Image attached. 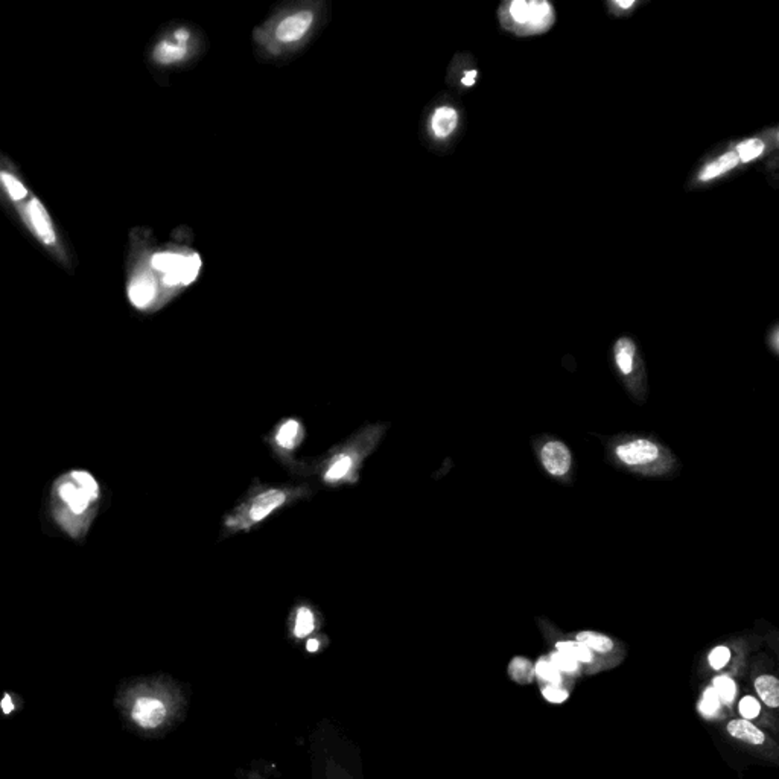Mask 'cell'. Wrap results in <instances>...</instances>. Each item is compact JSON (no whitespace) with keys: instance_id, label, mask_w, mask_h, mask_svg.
Listing matches in <instances>:
<instances>
[{"instance_id":"obj_1","label":"cell","mask_w":779,"mask_h":779,"mask_svg":"<svg viewBox=\"0 0 779 779\" xmlns=\"http://www.w3.org/2000/svg\"><path fill=\"white\" fill-rule=\"evenodd\" d=\"M103 490L99 481L84 469H72L53 481L49 513L53 524L69 539L81 542L96 519Z\"/></svg>"},{"instance_id":"obj_2","label":"cell","mask_w":779,"mask_h":779,"mask_svg":"<svg viewBox=\"0 0 779 779\" xmlns=\"http://www.w3.org/2000/svg\"><path fill=\"white\" fill-rule=\"evenodd\" d=\"M384 431L386 426L382 425L367 426L358 431V434H355L347 443L334 447L320 464L322 481L331 487L358 483L364 458L378 445Z\"/></svg>"},{"instance_id":"obj_3","label":"cell","mask_w":779,"mask_h":779,"mask_svg":"<svg viewBox=\"0 0 779 779\" xmlns=\"http://www.w3.org/2000/svg\"><path fill=\"white\" fill-rule=\"evenodd\" d=\"M306 493L305 487H263L259 492L250 493L225 516L224 528L230 533L249 531L282 507L305 497Z\"/></svg>"},{"instance_id":"obj_4","label":"cell","mask_w":779,"mask_h":779,"mask_svg":"<svg viewBox=\"0 0 779 779\" xmlns=\"http://www.w3.org/2000/svg\"><path fill=\"white\" fill-rule=\"evenodd\" d=\"M502 30L518 37L548 32L556 23V9L546 0H510L498 9Z\"/></svg>"},{"instance_id":"obj_5","label":"cell","mask_w":779,"mask_h":779,"mask_svg":"<svg viewBox=\"0 0 779 779\" xmlns=\"http://www.w3.org/2000/svg\"><path fill=\"white\" fill-rule=\"evenodd\" d=\"M615 457L627 467H646L661 458V447L650 440L636 438L617 446Z\"/></svg>"},{"instance_id":"obj_6","label":"cell","mask_w":779,"mask_h":779,"mask_svg":"<svg viewBox=\"0 0 779 779\" xmlns=\"http://www.w3.org/2000/svg\"><path fill=\"white\" fill-rule=\"evenodd\" d=\"M306 431L300 419H283L273 431V446L280 455H292L303 443Z\"/></svg>"},{"instance_id":"obj_7","label":"cell","mask_w":779,"mask_h":779,"mask_svg":"<svg viewBox=\"0 0 779 779\" xmlns=\"http://www.w3.org/2000/svg\"><path fill=\"white\" fill-rule=\"evenodd\" d=\"M540 463L544 469L556 478H562L572 466V454L563 442L551 440L540 449Z\"/></svg>"},{"instance_id":"obj_8","label":"cell","mask_w":779,"mask_h":779,"mask_svg":"<svg viewBox=\"0 0 779 779\" xmlns=\"http://www.w3.org/2000/svg\"><path fill=\"white\" fill-rule=\"evenodd\" d=\"M131 717L140 728L155 729L166 719V707L159 699L140 698L134 703Z\"/></svg>"},{"instance_id":"obj_9","label":"cell","mask_w":779,"mask_h":779,"mask_svg":"<svg viewBox=\"0 0 779 779\" xmlns=\"http://www.w3.org/2000/svg\"><path fill=\"white\" fill-rule=\"evenodd\" d=\"M201 265H203V262H201L198 253L181 254V259L176 265V268L169 271L168 274H163V283L169 288L178 287V285L188 287L197 280Z\"/></svg>"},{"instance_id":"obj_10","label":"cell","mask_w":779,"mask_h":779,"mask_svg":"<svg viewBox=\"0 0 779 779\" xmlns=\"http://www.w3.org/2000/svg\"><path fill=\"white\" fill-rule=\"evenodd\" d=\"M314 13L300 11L283 18L276 27V39L282 43L299 41L313 26Z\"/></svg>"},{"instance_id":"obj_11","label":"cell","mask_w":779,"mask_h":779,"mask_svg":"<svg viewBox=\"0 0 779 779\" xmlns=\"http://www.w3.org/2000/svg\"><path fill=\"white\" fill-rule=\"evenodd\" d=\"M128 299L137 309H148L157 299V283L150 273L136 276L128 287Z\"/></svg>"},{"instance_id":"obj_12","label":"cell","mask_w":779,"mask_h":779,"mask_svg":"<svg viewBox=\"0 0 779 779\" xmlns=\"http://www.w3.org/2000/svg\"><path fill=\"white\" fill-rule=\"evenodd\" d=\"M26 212H27V216H30V221L34 227L35 233L39 235L40 240L46 245L55 244L57 237H55V232H53V227H52V223H51V218H49L48 212H46L44 206L40 203V199L32 198L26 206Z\"/></svg>"},{"instance_id":"obj_13","label":"cell","mask_w":779,"mask_h":779,"mask_svg":"<svg viewBox=\"0 0 779 779\" xmlns=\"http://www.w3.org/2000/svg\"><path fill=\"white\" fill-rule=\"evenodd\" d=\"M460 116L458 112L451 105H442L434 110V113L431 114L429 119V130L433 133L436 139H447L449 136H452L458 126Z\"/></svg>"},{"instance_id":"obj_14","label":"cell","mask_w":779,"mask_h":779,"mask_svg":"<svg viewBox=\"0 0 779 779\" xmlns=\"http://www.w3.org/2000/svg\"><path fill=\"white\" fill-rule=\"evenodd\" d=\"M738 164H740V160L737 157L735 151L734 150L726 151L725 154H721L720 157L714 159L712 162H709V163L705 164V166H702V169L699 171L695 180H698L699 183L714 181L717 178H721L723 176H726V174H729L731 171H734L738 166Z\"/></svg>"},{"instance_id":"obj_15","label":"cell","mask_w":779,"mask_h":779,"mask_svg":"<svg viewBox=\"0 0 779 779\" xmlns=\"http://www.w3.org/2000/svg\"><path fill=\"white\" fill-rule=\"evenodd\" d=\"M615 364L622 377H630L635 372L636 364V344L629 336H621L613 346Z\"/></svg>"},{"instance_id":"obj_16","label":"cell","mask_w":779,"mask_h":779,"mask_svg":"<svg viewBox=\"0 0 779 779\" xmlns=\"http://www.w3.org/2000/svg\"><path fill=\"white\" fill-rule=\"evenodd\" d=\"M729 734L741 741H746L749 745H763L764 743V734L759 731L755 725H752L749 720H732L728 725Z\"/></svg>"},{"instance_id":"obj_17","label":"cell","mask_w":779,"mask_h":779,"mask_svg":"<svg viewBox=\"0 0 779 779\" xmlns=\"http://www.w3.org/2000/svg\"><path fill=\"white\" fill-rule=\"evenodd\" d=\"M735 154L740 160V164H747L758 160L766 152V142L759 137H749L737 143Z\"/></svg>"},{"instance_id":"obj_18","label":"cell","mask_w":779,"mask_h":779,"mask_svg":"<svg viewBox=\"0 0 779 779\" xmlns=\"http://www.w3.org/2000/svg\"><path fill=\"white\" fill-rule=\"evenodd\" d=\"M188 55V46L171 43L168 40L160 41L154 49V60L160 64H172L181 61Z\"/></svg>"},{"instance_id":"obj_19","label":"cell","mask_w":779,"mask_h":779,"mask_svg":"<svg viewBox=\"0 0 779 779\" xmlns=\"http://www.w3.org/2000/svg\"><path fill=\"white\" fill-rule=\"evenodd\" d=\"M755 690L759 698L771 708L779 707V682L773 676H759L755 681Z\"/></svg>"},{"instance_id":"obj_20","label":"cell","mask_w":779,"mask_h":779,"mask_svg":"<svg viewBox=\"0 0 779 779\" xmlns=\"http://www.w3.org/2000/svg\"><path fill=\"white\" fill-rule=\"evenodd\" d=\"M315 629V615L310 608L300 606L296 612V622H294V635L297 638H306L310 635Z\"/></svg>"},{"instance_id":"obj_21","label":"cell","mask_w":779,"mask_h":779,"mask_svg":"<svg viewBox=\"0 0 779 779\" xmlns=\"http://www.w3.org/2000/svg\"><path fill=\"white\" fill-rule=\"evenodd\" d=\"M557 652L565 653L566 656L572 657L577 662H591L592 661V652L583 646L579 641H562L557 643Z\"/></svg>"},{"instance_id":"obj_22","label":"cell","mask_w":779,"mask_h":779,"mask_svg":"<svg viewBox=\"0 0 779 779\" xmlns=\"http://www.w3.org/2000/svg\"><path fill=\"white\" fill-rule=\"evenodd\" d=\"M577 641L588 647L589 650H595V652H600V653L610 652L613 647L610 638L600 634H594V631H580V634L577 635Z\"/></svg>"},{"instance_id":"obj_23","label":"cell","mask_w":779,"mask_h":779,"mask_svg":"<svg viewBox=\"0 0 779 779\" xmlns=\"http://www.w3.org/2000/svg\"><path fill=\"white\" fill-rule=\"evenodd\" d=\"M510 676L519 683H528L533 681L535 668L528 659L515 657L510 664Z\"/></svg>"},{"instance_id":"obj_24","label":"cell","mask_w":779,"mask_h":779,"mask_svg":"<svg viewBox=\"0 0 779 779\" xmlns=\"http://www.w3.org/2000/svg\"><path fill=\"white\" fill-rule=\"evenodd\" d=\"M181 259V254L180 253H172V251H163V253H157L152 256L151 259V267L154 270H157L163 274H168L169 271L174 270V267L180 262Z\"/></svg>"},{"instance_id":"obj_25","label":"cell","mask_w":779,"mask_h":779,"mask_svg":"<svg viewBox=\"0 0 779 779\" xmlns=\"http://www.w3.org/2000/svg\"><path fill=\"white\" fill-rule=\"evenodd\" d=\"M0 181H2V185L5 186L9 197H11L14 201H20L27 197V189L22 185L20 180H17L13 176V174H9L6 171L0 172Z\"/></svg>"},{"instance_id":"obj_26","label":"cell","mask_w":779,"mask_h":779,"mask_svg":"<svg viewBox=\"0 0 779 779\" xmlns=\"http://www.w3.org/2000/svg\"><path fill=\"white\" fill-rule=\"evenodd\" d=\"M535 673L539 677H542L544 681L553 683V685H561V682H562L561 672L557 670V667L551 661H545V659L539 661L535 667Z\"/></svg>"},{"instance_id":"obj_27","label":"cell","mask_w":779,"mask_h":779,"mask_svg":"<svg viewBox=\"0 0 779 779\" xmlns=\"http://www.w3.org/2000/svg\"><path fill=\"white\" fill-rule=\"evenodd\" d=\"M714 690H716L719 699L725 703H731L735 698V683L728 676H720L714 681Z\"/></svg>"},{"instance_id":"obj_28","label":"cell","mask_w":779,"mask_h":779,"mask_svg":"<svg viewBox=\"0 0 779 779\" xmlns=\"http://www.w3.org/2000/svg\"><path fill=\"white\" fill-rule=\"evenodd\" d=\"M719 703H720V699L716 690L708 688L705 691L703 699L700 702V711L705 714V716H714L719 709Z\"/></svg>"},{"instance_id":"obj_29","label":"cell","mask_w":779,"mask_h":779,"mask_svg":"<svg viewBox=\"0 0 779 779\" xmlns=\"http://www.w3.org/2000/svg\"><path fill=\"white\" fill-rule=\"evenodd\" d=\"M708 659H709V665L714 668V670H720V668H723V667H725V665L729 662V659H731V650H729L728 647H725V646L716 647V648H714L712 652L709 653V657H708Z\"/></svg>"},{"instance_id":"obj_30","label":"cell","mask_w":779,"mask_h":779,"mask_svg":"<svg viewBox=\"0 0 779 779\" xmlns=\"http://www.w3.org/2000/svg\"><path fill=\"white\" fill-rule=\"evenodd\" d=\"M549 661H551L557 667L558 672L562 670V672H566V673H574V672H577V668H579V664H577V661H574L572 657L566 656L565 653H561V652H554L551 655V659H549Z\"/></svg>"},{"instance_id":"obj_31","label":"cell","mask_w":779,"mask_h":779,"mask_svg":"<svg viewBox=\"0 0 779 779\" xmlns=\"http://www.w3.org/2000/svg\"><path fill=\"white\" fill-rule=\"evenodd\" d=\"M740 714L745 719H755L759 714V702L755 698H750V695H747V698H745V699H741Z\"/></svg>"},{"instance_id":"obj_32","label":"cell","mask_w":779,"mask_h":779,"mask_svg":"<svg viewBox=\"0 0 779 779\" xmlns=\"http://www.w3.org/2000/svg\"><path fill=\"white\" fill-rule=\"evenodd\" d=\"M542 694L548 702H553V703H562L568 699V693L558 685L546 686V688L542 690Z\"/></svg>"},{"instance_id":"obj_33","label":"cell","mask_w":779,"mask_h":779,"mask_svg":"<svg viewBox=\"0 0 779 779\" xmlns=\"http://www.w3.org/2000/svg\"><path fill=\"white\" fill-rule=\"evenodd\" d=\"M174 37H176V43L188 46V41L190 39V32L186 30V27H180V30H177L176 34H174Z\"/></svg>"},{"instance_id":"obj_34","label":"cell","mask_w":779,"mask_h":779,"mask_svg":"<svg viewBox=\"0 0 779 779\" xmlns=\"http://www.w3.org/2000/svg\"><path fill=\"white\" fill-rule=\"evenodd\" d=\"M476 78H478V72H476V70H467V72L464 73V77L461 78V84H463L464 87H472V86H475Z\"/></svg>"},{"instance_id":"obj_35","label":"cell","mask_w":779,"mask_h":779,"mask_svg":"<svg viewBox=\"0 0 779 779\" xmlns=\"http://www.w3.org/2000/svg\"><path fill=\"white\" fill-rule=\"evenodd\" d=\"M0 707H2V709H4L5 714L13 712V711H14V703H13V700H11V695L5 694V698H4L2 703H0Z\"/></svg>"},{"instance_id":"obj_36","label":"cell","mask_w":779,"mask_h":779,"mask_svg":"<svg viewBox=\"0 0 779 779\" xmlns=\"http://www.w3.org/2000/svg\"><path fill=\"white\" fill-rule=\"evenodd\" d=\"M635 4H636L635 0H626V2H622V0H613V2H612L610 5H612V6H617V8H620V9H630V8H634V6H635Z\"/></svg>"},{"instance_id":"obj_37","label":"cell","mask_w":779,"mask_h":779,"mask_svg":"<svg viewBox=\"0 0 779 779\" xmlns=\"http://www.w3.org/2000/svg\"><path fill=\"white\" fill-rule=\"evenodd\" d=\"M308 650H309V652H317V650H318V641H317V639H309V641H308Z\"/></svg>"},{"instance_id":"obj_38","label":"cell","mask_w":779,"mask_h":779,"mask_svg":"<svg viewBox=\"0 0 779 779\" xmlns=\"http://www.w3.org/2000/svg\"><path fill=\"white\" fill-rule=\"evenodd\" d=\"M772 347L775 352H778V327H775L772 332Z\"/></svg>"}]
</instances>
